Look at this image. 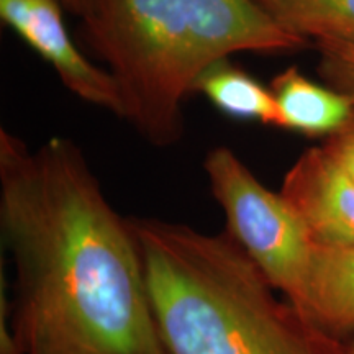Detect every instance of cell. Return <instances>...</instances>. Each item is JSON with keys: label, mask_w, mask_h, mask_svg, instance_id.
<instances>
[{"label": "cell", "mask_w": 354, "mask_h": 354, "mask_svg": "<svg viewBox=\"0 0 354 354\" xmlns=\"http://www.w3.org/2000/svg\"><path fill=\"white\" fill-rule=\"evenodd\" d=\"M0 232L15 282L0 354H165L131 220L82 149L0 128Z\"/></svg>", "instance_id": "6da1fadb"}, {"label": "cell", "mask_w": 354, "mask_h": 354, "mask_svg": "<svg viewBox=\"0 0 354 354\" xmlns=\"http://www.w3.org/2000/svg\"><path fill=\"white\" fill-rule=\"evenodd\" d=\"M81 21L120 87L123 120L156 148L183 138L184 99L212 66L236 53L308 46L256 0H87Z\"/></svg>", "instance_id": "7a4b0ae2"}, {"label": "cell", "mask_w": 354, "mask_h": 354, "mask_svg": "<svg viewBox=\"0 0 354 354\" xmlns=\"http://www.w3.org/2000/svg\"><path fill=\"white\" fill-rule=\"evenodd\" d=\"M165 354H333L227 232L130 218Z\"/></svg>", "instance_id": "3957f363"}, {"label": "cell", "mask_w": 354, "mask_h": 354, "mask_svg": "<svg viewBox=\"0 0 354 354\" xmlns=\"http://www.w3.org/2000/svg\"><path fill=\"white\" fill-rule=\"evenodd\" d=\"M212 196L225 214V232L279 294L302 310L315 240L281 192L268 189L228 146L203 159Z\"/></svg>", "instance_id": "277c9868"}, {"label": "cell", "mask_w": 354, "mask_h": 354, "mask_svg": "<svg viewBox=\"0 0 354 354\" xmlns=\"http://www.w3.org/2000/svg\"><path fill=\"white\" fill-rule=\"evenodd\" d=\"M0 19L55 69L71 94L123 120L120 87L107 69L91 63L74 44L59 0H0Z\"/></svg>", "instance_id": "5b68a950"}, {"label": "cell", "mask_w": 354, "mask_h": 354, "mask_svg": "<svg viewBox=\"0 0 354 354\" xmlns=\"http://www.w3.org/2000/svg\"><path fill=\"white\" fill-rule=\"evenodd\" d=\"M279 192L307 225L317 245H354V185L322 145L300 154Z\"/></svg>", "instance_id": "8992f818"}, {"label": "cell", "mask_w": 354, "mask_h": 354, "mask_svg": "<svg viewBox=\"0 0 354 354\" xmlns=\"http://www.w3.org/2000/svg\"><path fill=\"white\" fill-rule=\"evenodd\" d=\"M300 312L331 338H353L354 245H315Z\"/></svg>", "instance_id": "52a82bcc"}, {"label": "cell", "mask_w": 354, "mask_h": 354, "mask_svg": "<svg viewBox=\"0 0 354 354\" xmlns=\"http://www.w3.org/2000/svg\"><path fill=\"white\" fill-rule=\"evenodd\" d=\"M271 91L279 109L282 130L307 136L336 135L354 122V102L343 92L313 82L299 68L282 71L272 81Z\"/></svg>", "instance_id": "ba28073f"}, {"label": "cell", "mask_w": 354, "mask_h": 354, "mask_svg": "<svg viewBox=\"0 0 354 354\" xmlns=\"http://www.w3.org/2000/svg\"><path fill=\"white\" fill-rule=\"evenodd\" d=\"M221 113L240 120L279 127V109L272 91L228 59L205 71L194 87Z\"/></svg>", "instance_id": "9c48e42d"}, {"label": "cell", "mask_w": 354, "mask_h": 354, "mask_svg": "<svg viewBox=\"0 0 354 354\" xmlns=\"http://www.w3.org/2000/svg\"><path fill=\"white\" fill-rule=\"evenodd\" d=\"M272 20L305 41L354 44V0H256Z\"/></svg>", "instance_id": "30bf717a"}, {"label": "cell", "mask_w": 354, "mask_h": 354, "mask_svg": "<svg viewBox=\"0 0 354 354\" xmlns=\"http://www.w3.org/2000/svg\"><path fill=\"white\" fill-rule=\"evenodd\" d=\"M318 74L326 86L343 92L354 102V44L343 41H317Z\"/></svg>", "instance_id": "8fae6325"}, {"label": "cell", "mask_w": 354, "mask_h": 354, "mask_svg": "<svg viewBox=\"0 0 354 354\" xmlns=\"http://www.w3.org/2000/svg\"><path fill=\"white\" fill-rule=\"evenodd\" d=\"M322 148L354 185V122L326 138Z\"/></svg>", "instance_id": "7c38bea8"}, {"label": "cell", "mask_w": 354, "mask_h": 354, "mask_svg": "<svg viewBox=\"0 0 354 354\" xmlns=\"http://www.w3.org/2000/svg\"><path fill=\"white\" fill-rule=\"evenodd\" d=\"M63 3L64 10L73 13V15H77L79 19L84 15V10H86L87 0H59Z\"/></svg>", "instance_id": "4fadbf2b"}, {"label": "cell", "mask_w": 354, "mask_h": 354, "mask_svg": "<svg viewBox=\"0 0 354 354\" xmlns=\"http://www.w3.org/2000/svg\"><path fill=\"white\" fill-rule=\"evenodd\" d=\"M333 354H354V336L346 339H338Z\"/></svg>", "instance_id": "5bb4252c"}]
</instances>
